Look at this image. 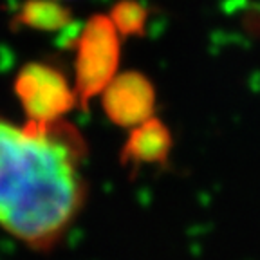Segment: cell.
Segmentation results:
<instances>
[{"label": "cell", "mask_w": 260, "mask_h": 260, "mask_svg": "<svg viewBox=\"0 0 260 260\" xmlns=\"http://www.w3.org/2000/svg\"><path fill=\"white\" fill-rule=\"evenodd\" d=\"M87 143L76 126L0 116V228L35 251L63 240L87 201Z\"/></svg>", "instance_id": "1"}, {"label": "cell", "mask_w": 260, "mask_h": 260, "mask_svg": "<svg viewBox=\"0 0 260 260\" xmlns=\"http://www.w3.org/2000/svg\"><path fill=\"white\" fill-rule=\"evenodd\" d=\"M74 56L73 85L78 105L85 109L118 74L121 35L109 15H94L87 20L74 42Z\"/></svg>", "instance_id": "2"}, {"label": "cell", "mask_w": 260, "mask_h": 260, "mask_svg": "<svg viewBox=\"0 0 260 260\" xmlns=\"http://www.w3.org/2000/svg\"><path fill=\"white\" fill-rule=\"evenodd\" d=\"M13 92L31 123H56L78 105L74 85L56 67L29 61L15 76Z\"/></svg>", "instance_id": "3"}, {"label": "cell", "mask_w": 260, "mask_h": 260, "mask_svg": "<svg viewBox=\"0 0 260 260\" xmlns=\"http://www.w3.org/2000/svg\"><path fill=\"white\" fill-rule=\"evenodd\" d=\"M102 107L114 125L134 128L154 118V83L138 71L116 74V78L102 92Z\"/></svg>", "instance_id": "4"}, {"label": "cell", "mask_w": 260, "mask_h": 260, "mask_svg": "<svg viewBox=\"0 0 260 260\" xmlns=\"http://www.w3.org/2000/svg\"><path fill=\"white\" fill-rule=\"evenodd\" d=\"M174 139L170 128L161 119L152 118L141 125L130 128L128 138L121 148L123 167H130L132 172H138L139 167H152V165H165L170 155Z\"/></svg>", "instance_id": "5"}, {"label": "cell", "mask_w": 260, "mask_h": 260, "mask_svg": "<svg viewBox=\"0 0 260 260\" xmlns=\"http://www.w3.org/2000/svg\"><path fill=\"white\" fill-rule=\"evenodd\" d=\"M71 20V11L60 0H25L13 16V25L54 32L67 27Z\"/></svg>", "instance_id": "6"}, {"label": "cell", "mask_w": 260, "mask_h": 260, "mask_svg": "<svg viewBox=\"0 0 260 260\" xmlns=\"http://www.w3.org/2000/svg\"><path fill=\"white\" fill-rule=\"evenodd\" d=\"M109 18L121 37H143L148 22V11L139 0H119L112 6Z\"/></svg>", "instance_id": "7"}]
</instances>
